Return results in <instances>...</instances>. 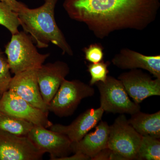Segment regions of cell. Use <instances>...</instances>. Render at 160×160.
Listing matches in <instances>:
<instances>
[{
  "instance_id": "cell-1",
  "label": "cell",
  "mask_w": 160,
  "mask_h": 160,
  "mask_svg": "<svg viewBox=\"0 0 160 160\" xmlns=\"http://www.w3.org/2000/svg\"><path fill=\"white\" fill-rule=\"evenodd\" d=\"M63 8L71 19L85 24L98 38L115 31L145 30L154 22L159 0H65Z\"/></svg>"
},
{
  "instance_id": "cell-2",
  "label": "cell",
  "mask_w": 160,
  "mask_h": 160,
  "mask_svg": "<svg viewBox=\"0 0 160 160\" xmlns=\"http://www.w3.org/2000/svg\"><path fill=\"white\" fill-rule=\"evenodd\" d=\"M58 0H45L38 8L27 6L18 12L20 26L40 49L47 48L52 43L63 54L73 56V51L65 35L59 28L55 18V9Z\"/></svg>"
},
{
  "instance_id": "cell-3",
  "label": "cell",
  "mask_w": 160,
  "mask_h": 160,
  "mask_svg": "<svg viewBox=\"0 0 160 160\" xmlns=\"http://www.w3.org/2000/svg\"><path fill=\"white\" fill-rule=\"evenodd\" d=\"M5 53L14 74L38 69L50 56L49 53H40L30 36L24 31L12 34L5 46Z\"/></svg>"
},
{
  "instance_id": "cell-4",
  "label": "cell",
  "mask_w": 160,
  "mask_h": 160,
  "mask_svg": "<svg viewBox=\"0 0 160 160\" xmlns=\"http://www.w3.org/2000/svg\"><path fill=\"white\" fill-rule=\"evenodd\" d=\"M92 86L80 81L65 79L48 105V110L60 118L73 114L81 101L95 94Z\"/></svg>"
},
{
  "instance_id": "cell-5",
  "label": "cell",
  "mask_w": 160,
  "mask_h": 160,
  "mask_svg": "<svg viewBox=\"0 0 160 160\" xmlns=\"http://www.w3.org/2000/svg\"><path fill=\"white\" fill-rule=\"evenodd\" d=\"M100 95V107L107 112L132 115L141 110L139 104L129 98L122 82L108 76L106 81L96 83Z\"/></svg>"
},
{
  "instance_id": "cell-6",
  "label": "cell",
  "mask_w": 160,
  "mask_h": 160,
  "mask_svg": "<svg viewBox=\"0 0 160 160\" xmlns=\"http://www.w3.org/2000/svg\"><path fill=\"white\" fill-rule=\"evenodd\" d=\"M142 137L128 122L125 114H121L109 126L108 147L126 160H137Z\"/></svg>"
},
{
  "instance_id": "cell-7",
  "label": "cell",
  "mask_w": 160,
  "mask_h": 160,
  "mask_svg": "<svg viewBox=\"0 0 160 160\" xmlns=\"http://www.w3.org/2000/svg\"><path fill=\"white\" fill-rule=\"evenodd\" d=\"M0 111L29 122L34 126L48 128L53 124L48 118L49 113L32 106L9 89L1 95Z\"/></svg>"
},
{
  "instance_id": "cell-8",
  "label": "cell",
  "mask_w": 160,
  "mask_h": 160,
  "mask_svg": "<svg viewBox=\"0 0 160 160\" xmlns=\"http://www.w3.org/2000/svg\"><path fill=\"white\" fill-rule=\"evenodd\" d=\"M44 154L27 136L0 130V160H40Z\"/></svg>"
},
{
  "instance_id": "cell-9",
  "label": "cell",
  "mask_w": 160,
  "mask_h": 160,
  "mask_svg": "<svg viewBox=\"0 0 160 160\" xmlns=\"http://www.w3.org/2000/svg\"><path fill=\"white\" fill-rule=\"evenodd\" d=\"M27 136L40 150L49 153L50 160H58L72 152V142L62 133L34 126Z\"/></svg>"
},
{
  "instance_id": "cell-10",
  "label": "cell",
  "mask_w": 160,
  "mask_h": 160,
  "mask_svg": "<svg viewBox=\"0 0 160 160\" xmlns=\"http://www.w3.org/2000/svg\"><path fill=\"white\" fill-rule=\"evenodd\" d=\"M122 83L128 95L139 104L147 98L160 95V79L152 78L141 69H132L118 77Z\"/></svg>"
},
{
  "instance_id": "cell-11",
  "label": "cell",
  "mask_w": 160,
  "mask_h": 160,
  "mask_svg": "<svg viewBox=\"0 0 160 160\" xmlns=\"http://www.w3.org/2000/svg\"><path fill=\"white\" fill-rule=\"evenodd\" d=\"M70 72L67 63L62 61L43 64L38 69V83L44 102L49 105Z\"/></svg>"
},
{
  "instance_id": "cell-12",
  "label": "cell",
  "mask_w": 160,
  "mask_h": 160,
  "mask_svg": "<svg viewBox=\"0 0 160 160\" xmlns=\"http://www.w3.org/2000/svg\"><path fill=\"white\" fill-rule=\"evenodd\" d=\"M37 71L38 69H32L14 74L9 89L32 106L49 113L48 105L44 102L40 92Z\"/></svg>"
},
{
  "instance_id": "cell-13",
  "label": "cell",
  "mask_w": 160,
  "mask_h": 160,
  "mask_svg": "<svg viewBox=\"0 0 160 160\" xmlns=\"http://www.w3.org/2000/svg\"><path fill=\"white\" fill-rule=\"evenodd\" d=\"M112 63L119 69H143L155 78L160 79V55L148 56L128 48L121 49L115 55Z\"/></svg>"
},
{
  "instance_id": "cell-14",
  "label": "cell",
  "mask_w": 160,
  "mask_h": 160,
  "mask_svg": "<svg viewBox=\"0 0 160 160\" xmlns=\"http://www.w3.org/2000/svg\"><path fill=\"white\" fill-rule=\"evenodd\" d=\"M104 112L100 107L97 109L90 108L81 113L70 125L52 124L49 128L52 131L65 135L72 142H78L95 127L102 120Z\"/></svg>"
},
{
  "instance_id": "cell-15",
  "label": "cell",
  "mask_w": 160,
  "mask_h": 160,
  "mask_svg": "<svg viewBox=\"0 0 160 160\" xmlns=\"http://www.w3.org/2000/svg\"><path fill=\"white\" fill-rule=\"evenodd\" d=\"M109 126L107 122L100 121L95 126V130L87 133L80 141L72 142V152H81L90 158L99 152L108 148Z\"/></svg>"
},
{
  "instance_id": "cell-16",
  "label": "cell",
  "mask_w": 160,
  "mask_h": 160,
  "mask_svg": "<svg viewBox=\"0 0 160 160\" xmlns=\"http://www.w3.org/2000/svg\"><path fill=\"white\" fill-rule=\"evenodd\" d=\"M128 122L142 136L160 139V111L152 114L140 111L131 115Z\"/></svg>"
},
{
  "instance_id": "cell-17",
  "label": "cell",
  "mask_w": 160,
  "mask_h": 160,
  "mask_svg": "<svg viewBox=\"0 0 160 160\" xmlns=\"http://www.w3.org/2000/svg\"><path fill=\"white\" fill-rule=\"evenodd\" d=\"M34 125L0 111V130L20 136H27Z\"/></svg>"
},
{
  "instance_id": "cell-18",
  "label": "cell",
  "mask_w": 160,
  "mask_h": 160,
  "mask_svg": "<svg viewBox=\"0 0 160 160\" xmlns=\"http://www.w3.org/2000/svg\"><path fill=\"white\" fill-rule=\"evenodd\" d=\"M137 160H160V139L150 136H142Z\"/></svg>"
},
{
  "instance_id": "cell-19",
  "label": "cell",
  "mask_w": 160,
  "mask_h": 160,
  "mask_svg": "<svg viewBox=\"0 0 160 160\" xmlns=\"http://www.w3.org/2000/svg\"><path fill=\"white\" fill-rule=\"evenodd\" d=\"M0 25L6 28L12 34L18 32L20 26L18 12L0 1Z\"/></svg>"
},
{
  "instance_id": "cell-20",
  "label": "cell",
  "mask_w": 160,
  "mask_h": 160,
  "mask_svg": "<svg viewBox=\"0 0 160 160\" xmlns=\"http://www.w3.org/2000/svg\"><path fill=\"white\" fill-rule=\"evenodd\" d=\"M109 65V62L103 60L100 62L89 64L87 66L91 76L89 85L92 86L98 82H105L109 72L108 68Z\"/></svg>"
},
{
  "instance_id": "cell-21",
  "label": "cell",
  "mask_w": 160,
  "mask_h": 160,
  "mask_svg": "<svg viewBox=\"0 0 160 160\" xmlns=\"http://www.w3.org/2000/svg\"><path fill=\"white\" fill-rule=\"evenodd\" d=\"M5 52L0 49V95L9 90L12 77Z\"/></svg>"
},
{
  "instance_id": "cell-22",
  "label": "cell",
  "mask_w": 160,
  "mask_h": 160,
  "mask_svg": "<svg viewBox=\"0 0 160 160\" xmlns=\"http://www.w3.org/2000/svg\"><path fill=\"white\" fill-rule=\"evenodd\" d=\"M103 48L99 43L90 44L83 49L86 60L91 63H97L102 62L104 58Z\"/></svg>"
},
{
  "instance_id": "cell-23",
  "label": "cell",
  "mask_w": 160,
  "mask_h": 160,
  "mask_svg": "<svg viewBox=\"0 0 160 160\" xmlns=\"http://www.w3.org/2000/svg\"><path fill=\"white\" fill-rule=\"evenodd\" d=\"M0 1L8 5L12 10L18 13L23 8L27 6L26 4L19 2L17 0H0Z\"/></svg>"
},
{
  "instance_id": "cell-24",
  "label": "cell",
  "mask_w": 160,
  "mask_h": 160,
  "mask_svg": "<svg viewBox=\"0 0 160 160\" xmlns=\"http://www.w3.org/2000/svg\"><path fill=\"white\" fill-rule=\"evenodd\" d=\"M112 150L107 148L99 152L93 157L91 160H110V155Z\"/></svg>"
},
{
  "instance_id": "cell-25",
  "label": "cell",
  "mask_w": 160,
  "mask_h": 160,
  "mask_svg": "<svg viewBox=\"0 0 160 160\" xmlns=\"http://www.w3.org/2000/svg\"><path fill=\"white\" fill-rule=\"evenodd\" d=\"M73 155L65 157L60 158L58 160H90V158L86 155L81 153V152H75Z\"/></svg>"
},
{
  "instance_id": "cell-26",
  "label": "cell",
  "mask_w": 160,
  "mask_h": 160,
  "mask_svg": "<svg viewBox=\"0 0 160 160\" xmlns=\"http://www.w3.org/2000/svg\"><path fill=\"white\" fill-rule=\"evenodd\" d=\"M1 95H0V98H1Z\"/></svg>"
}]
</instances>
